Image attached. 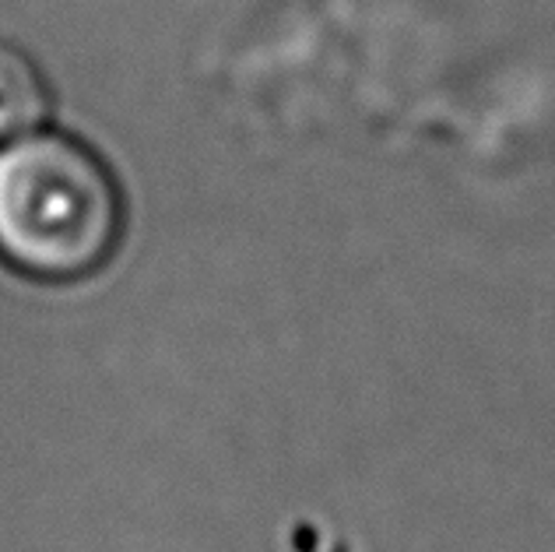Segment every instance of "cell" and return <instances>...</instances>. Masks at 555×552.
Masks as SVG:
<instances>
[{
	"instance_id": "7a4b0ae2",
	"label": "cell",
	"mask_w": 555,
	"mask_h": 552,
	"mask_svg": "<svg viewBox=\"0 0 555 552\" xmlns=\"http://www.w3.org/2000/svg\"><path fill=\"white\" fill-rule=\"evenodd\" d=\"M50 113V92L33 56L0 42V141L36 130Z\"/></svg>"
},
{
	"instance_id": "6da1fadb",
	"label": "cell",
	"mask_w": 555,
	"mask_h": 552,
	"mask_svg": "<svg viewBox=\"0 0 555 552\" xmlns=\"http://www.w3.org/2000/svg\"><path fill=\"white\" fill-rule=\"evenodd\" d=\"M124 201L113 172L61 130L0 141V260L39 282L99 271L120 243Z\"/></svg>"
}]
</instances>
